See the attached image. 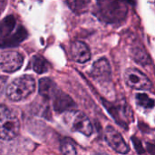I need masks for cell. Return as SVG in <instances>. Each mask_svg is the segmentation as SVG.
Here are the masks:
<instances>
[{"mask_svg":"<svg viewBox=\"0 0 155 155\" xmlns=\"http://www.w3.org/2000/svg\"><path fill=\"white\" fill-rule=\"evenodd\" d=\"M71 54L73 59L80 64L86 63L91 58L89 47L82 41H74L71 45Z\"/></svg>","mask_w":155,"mask_h":155,"instance_id":"30bf717a","label":"cell"},{"mask_svg":"<svg viewBox=\"0 0 155 155\" xmlns=\"http://www.w3.org/2000/svg\"><path fill=\"white\" fill-rule=\"evenodd\" d=\"M128 12V6L122 1H99L96 3L94 14L105 23H117L125 19Z\"/></svg>","mask_w":155,"mask_h":155,"instance_id":"6da1fadb","label":"cell"},{"mask_svg":"<svg viewBox=\"0 0 155 155\" xmlns=\"http://www.w3.org/2000/svg\"><path fill=\"white\" fill-rule=\"evenodd\" d=\"M27 34L26 31L25 30V28L23 26H18L15 33L14 35H12L10 37L5 39L4 41L1 42L2 44V47H6V46H13V45H18L20 42H22L25 37H26Z\"/></svg>","mask_w":155,"mask_h":155,"instance_id":"7c38bea8","label":"cell"},{"mask_svg":"<svg viewBox=\"0 0 155 155\" xmlns=\"http://www.w3.org/2000/svg\"><path fill=\"white\" fill-rule=\"evenodd\" d=\"M132 55H133L134 59L141 64H147L151 63V59H150L148 54L146 53V51L143 48H141L139 46L133 49Z\"/></svg>","mask_w":155,"mask_h":155,"instance_id":"9a60e30c","label":"cell"},{"mask_svg":"<svg viewBox=\"0 0 155 155\" xmlns=\"http://www.w3.org/2000/svg\"><path fill=\"white\" fill-rule=\"evenodd\" d=\"M89 3H90L89 1H66V4L69 5L71 10H73L74 13L77 14H81L84 12Z\"/></svg>","mask_w":155,"mask_h":155,"instance_id":"e0dca14e","label":"cell"},{"mask_svg":"<svg viewBox=\"0 0 155 155\" xmlns=\"http://www.w3.org/2000/svg\"><path fill=\"white\" fill-rule=\"evenodd\" d=\"M124 79L125 84L133 89L145 91L153 86L150 79L136 68H128L124 74Z\"/></svg>","mask_w":155,"mask_h":155,"instance_id":"5b68a950","label":"cell"},{"mask_svg":"<svg viewBox=\"0 0 155 155\" xmlns=\"http://www.w3.org/2000/svg\"><path fill=\"white\" fill-rule=\"evenodd\" d=\"M0 131L1 138L5 141L15 138L20 131V122L17 116L5 105L1 106Z\"/></svg>","mask_w":155,"mask_h":155,"instance_id":"3957f363","label":"cell"},{"mask_svg":"<svg viewBox=\"0 0 155 155\" xmlns=\"http://www.w3.org/2000/svg\"><path fill=\"white\" fill-rule=\"evenodd\" d=\"M15 26V19L13 15H8L1 22L0 26V35H1V41L7 38L10 34L14 31Z\"/></svg>","mask_w":155,"mask_h":155,"instance_id":"4fadbf2b","label":"cell"},{"mask_svg":"<svg viewBox=\"0 0 155 155\" xmlns=\"http://www.w3.org/2000/svg\"><path fill=\"white\" fill-rule=\"evenodd\" d=\"M94 155H108V154H105V153H96V154Z\"/></svg>","mask_w":155,"mask_h":155,"instance_id":"ffe728a7","label":"cell"},{"mask_svg":"<svg viewBox=\"0 0 155 155\" xmlns=\"http://www.w3.org/2000/svg\"><path fill=\"white\" fill-rule=\"evenodd\" d=\"M133 141H134V147H135L136 151H137V152H138L139 153H143L144 152V149H143V147L142 146V143H141V142H140L139 140L135 139L134 137L133 138Z\"/></svg>","mask_w":155,"mask_h":155,"instance_id":"d6986e66","label":"cell"},{"mask_svg":"<svg viewBox=\"0 0 155 155\" xmlns=\"http://www.w3.org/2000/svg\"><path fill=\"white\" fill-rule=\"evenodd\" d=\"M35 90V81L33 76L25 74L14 79L6 86V96L13 102H19L29 95Z\"/></svg>","mask_w":155,"mask_h":155,"instance_id":"7a4b0ae2","label":"cell"},{"mask_svg":"<svg viewBox=\"0 0 155 155\" xmlns=\"http://www.w3.org/2000/svg\"><path fill=\"white\" fill-rule=\"evenodd\" d=\"M104 139L106 143L118 153L126 154L129 153L130 148L124 140L121 134L111 125H108L104 131Z\"/></svg>","mask_w":155,"mask_h":155,"instance_id":"52a82bcc","label":"cell"},{"mask_svg":"<svg viewBox=\"0 0 155 155\" xmlns=\"http://www.w3.org/2000/svg\"><path fill=\"white\" fill-rule=\"evenodd\" d=\"M90 76L99 82H108L111 80V66L107 59L101 58L95 61L89 73Z\"/></svg>","mask_w":155,"mask_h":155,"instance_id":"ba28073f","label":"cell"},{"mask_svg":"<svg viewBox=\"0 0 155 155\" xmlns=\"http://www.w3.org/2000/svg\"><path fill=\"white\" fill-rule=\"evenodd\" d=\"M60 150L64 155H77L74 143L68 138H65L61 142Z\"/></svg>","mask_w":155,"mask_h":155,"instance_id":"2e32d148","label":"cell"},{"mask_svg":"<svg viewBox=\"0 0 155 155\" xmlns=\"http://www.w3.org/2000/svg\"><path fill=\"white\" fill-rule=\"evenodd\" d=\"M136 102L140 106L146 109H151L154 106V101L145 94H138L136 95Z\"/></svg>","mask_w":155,"mask_h":155,"instance_id":"ac0fdd59","label":"cell"},{"mask_svg":"<svg viewBox=\"0 0 155 155\" xmlns=\"http://www.w3.org/2000/svg\"><path fill=\"white\" fill-rule=\"evenodd\" d=\"M64 121L72 130L79 132L84 135L90 136L93 133V125L87 116L79 111L65 113Z\"/></svg>","mask_w":155,"mask_h":155,"instance_id":"277c9868","label":"cell"},{"mask_svg":"<svg viewBox=\"0 0 155 155\" xmlns=\"http://www.w3.org/2000/svg\"><path fill=\"white\" fill-rule=\"evenodd\" d=\"M53 106L55 112L57 113H68L72 111H75L76 104L74 100L66 94L58 90L57 93L52 98Z\"/></svg>","mask_w":155,"mask_h":155,"instance_id":"9c48e42d","label":"cell"},{"mask_svg":"<svg viewBox=\"0 0 155 155\" xmlns=\"http://www.w3.org/2000/svg\"><path fill=\"white\" fill-rule=\"evenodd\" d=\"M31 65L32 68L35 72H36L37 74H43L45 73L46 71H48L49 69V64L46 62V60L45 58H43L41 55H35L32 58L31 61Z\"/></svg>","mask_w":155,"mask_h":155,"instance_id":"5bb4252c","label":"cell"},{"mask_svg":"<svg viewBox=\"0 0 155 155\" xmlns=\"http://www.w3.org/2000/svg\"><path fill=\"white\" fill-rule=\"evenodd\" d=\"M57 88L54 82L49 78H42L39 81V94L45 99H52L57 93Z\"/></svg>","mask_w":155,"mask_h":155,"instance_id":"8fae6325","label":"cell"},{"mask_svg":"<svg viewBox=\"0 0 155 155\" xmlns=\"http://www.w3.org/2000/svg\"><path fill=\"white\" fill-rule=\"evenodd\" d=\"M24 57L17 51H2L0 55V67L3 72L13 73L23 64Z\"/></svg>","mask_w":155,"mask_h":155,"instance_id":"8992f818","label":"cell"}]
</instances>
